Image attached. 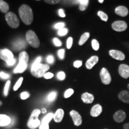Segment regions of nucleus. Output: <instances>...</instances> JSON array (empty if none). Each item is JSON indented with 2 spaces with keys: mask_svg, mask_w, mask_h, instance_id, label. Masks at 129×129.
<instances>
[{
  "mask_svg": "<svg viewBox=\"0 0 129 129\" xmlns=\"http://www.w3.org/2000/svg\"><path fill=\"white\" fill-rule=\"evenodd\" d=\"M74 90L72 88H68L65 91V92L64 93V98H69V97H71L72 94H74Z\"/></svg>",
  "mask_w": 129,
  "mask_h": 129,
  "instance_id": "obj_30",
  "label": "nucleus"
},
{
  "mask_svg": "<svg viewBox=\"0 0 129 129\" xmlns=\"http://www.w3.org/2000/svg\"><path fill=\"white\" fill-rule=\"evenodd\" d=\"M41 59H42V57H41V56H38V57H37L36 59H35V60L34 61V63H32V64H37L40 63Z\"/></svg>",
  "mask_w": 129,
  "mask_h": 129,
  "instance_id": "obj_45",
  "label": "nucleus"
},
{
  "mask_svg": "<svg viewBox=\"0 0 129 129\" xmlns=\"http://www.w3.org/2000/svg\"><path fill=\"white\" fill-rule=\"evenodd\" d=\"M23 77H20V78L17 80V81L15 85H14L13 90L14 91H17V90L19 89V87L21 86V85H22V83H23Z\"/></svg>",
  "mask_w": 129,
  "mask_h": 129,
  "instance_id": "obj_28",
  "label": "nucleus"
},
{
  "mask_svg": "<svg viewBox=\"0 0 129 129\" xmlns=\"http://www.w3.org/2000/svg\"><path fill=\"white\" fill-rule=\"evenodd\" d=\"M5 18L7 23L11 28L16 29L18 28L20 25V21L17 16L13 12H8L5 15Z\"/></svg>",
  "mask_w": 129,
  "mask_h": 129,
  "instance_id": "obj_6",
  "label": "nucleus"
},
{
  "mask_svg": "<svg viewBox=\"0 0 129 129\" xmlns=\"http://www.w3.org/2000/svg\"><path fill=\"white\" fill-rule=\"evenodd\" d=\"M102 110V106L100 104H96L91 108L90 110V115L93 117H97L101 115Z\"/></svg>",
  "mask_w": 129,
  "mask_h": 129,
  "instance_id": "obj_14",
  "label": "nucleus"
},
{
  "mask_svg": "<svg viewBox=\"0 0 129 129\" xmlns=\"http://www.w3.org/2000/svg\"><path fill=\"white\" fill-rule=\"evenodd\" d=\"M10 81H7V83H6V85H5L4 87V94L5 96H7L9 94V88H10Z\"/></svg>",
  "mask_w": 129,
  "mask_h": 129,
  "instance_id": "obj_29",
  "label": "nucleus"
},
{
  "mask_svg": "<svg viewBox=\"0 0 129 129\" xmlns=\"http://www.w3.org/2000/svg\"><path fill=\"white\" fill-rule=\"evenodd\" d=\"M69 114L72 118L74 125L76 126H80L82 124L83 120H82V117L80 113L75 110H72L69 112Z\"/></svg>",
  "mask_w": 129,
  "mask_h": 129,
  "instance_id": "obj_9",
  "label": "nucleus"
},
{
  "mask_svg": "<svg viewBox=\"0 0 129 129\" xmlns=\"http://www.w3.org/2000/svg\"><path fill=\"white\" fill-rule=\"evenodd\" d=\"M123 129H129V122L125 123L123 125Z\"/></svg>",
  "mask_w": 129,
  "mask_h": 129,
  "instance_id": "obj_47",
  "label": "nucleus"
},
{
  "mask_svg": "<svg viewBox=\"0 0 129 129\" xmlns=\"http://www.w3.org/2000/svg\"><path fill=\"white\" fill-rule=\"evenodd\" d=\"M64 111L62 109H58L54 114L53 120L56 122H60L62 121L64 117Z\"/></svg>",
  "mask_w": 129,
  "mask_h": 129,
  "instance_id": "obj_19",
  "label": "nucleus"
},
{
  "mask_svg": "<svg viewBox=\"0 0 129 129\" xmlns=\"http://www.w3.org/2000/svg\"><path fill=\"white\" fill-rule=\"evenodd\" d=\"M26 40L28 43L34 48H38L40 45V40L34 31L29 30L26 33Z\"/></svg>",
  "mask_w": 129,
  "mask_h": 129,
  "instance_id": "obj_5",
  "label": "nucleus"
},
{
  "mask_svg": "<svg viewBox=\"0 0 129 129\" xmlns=\"http://www.w3.org/2000/svg\"><path fill=\"white\" fill-rule=\"evenodd\" d=\"M9 5L6 1L0 0V10L4 13H7L9 10Z\"/></svg>",
  "mask_w": 129,
  "mask_h": 129,
  "instance_id": "obj_22",
  "label": "nucleus"
},
{
  "mask_svg": "<svg viewBox=\"0 0 129 129\" xmlns=\"http://www.w3.org/2000/svg\"><path fill=\"white\" fill-rule=\"evenodd\" d=\"M45 2L49 4H56L60 2V1H59V0H57V1H55V0L54 1H48L47 0V1H45Z\"/></svg>",
  "mask_w": 129,
  "mask_h": 129,
  "instance_id": "obj_46",
  "label": "nucleus"
},
{
  "mask_svg": "<svg viewBox=\"0 0 129 129\" xmlns=\"http://www.w3.org/2000/svg\"><path fill=\"white\" fill-rule=\"evenodd\" d=\"M126 118V114L124 111L118 110L113 115V119L117 123H121Z\"/></svg>",
  "mask_w": 129,
  "mask_h": 129,
  "instance_id": "obj_13",
  "label": "nucleus"
},
{
  "mask_svg": "<svg viewBox=\"0 0 129 129\" xmlns=\"http://www.w3.org/2000/svg\"><path fill=\"white\" fill-rule=\"evenodd\" d=\"M98 2H99V3H101V4H102V3H103L104 2V0H99V1H98Z\"/></svg>",
  "mask_w": 129,
  "mask_h": 129,
  "instance_id": "obj_49",
  "label": "nucleus"
},
{
  "mask_svg": "<svg viewBox=\"0 0 129 129\" xmlns=\"http://www.w3.org/2000/svg\"><path fill=\"white\" fill-rule=\"evenodd\" d=\"M94 97L93 94L88 92L84 93L81 95V100L84 104H90L94 101Z\"/></svg>",
  "mask_w": 129,
  "mask_h": 129,
  "instance_id": "obj_17",
  "label": "nucleus"
},
{
  "mask_svg": "<svg viewBox=\"0 0 129 129\" xmlns=\"http://www.w3.org/2000/svg\"><path fill=\"white\" fill-rule=\"evenodd\" d=\"M41 111L39 109H35L32 111L28 121V126L29 128L34 129L40 127L41 121L38 119V116L41 114Z\"/></svg>",
  "mask_w": 129,
  "mask_h": 129,
  "instance_id": "obj_4",
  "label": "nucleus"
},
{
  "mask_svg": "<svg viewBox=\"0 0 129 129\" xmlns=\"http://www.w3.org/2000/svg\"><path fill=\"white\" fill-rule=\"evenodd\" d=\"M90 36V34L89 32H86L85 33H84L83 35H81L80 38V40L78 41V44L79 46H83V44H84L85 42L87 41L88 38Z\"/></svg>",
  "mask_w": 129,
  "mask_h": 129,
  "instance_id": "obj_21",
  "label": "nucleus"
},
{
  "mask_svg": "<svg viewBox=\"0 0 129 129\" xmlns=\"http://www.w3.org/2000/svg\"><path fill=\"white\" fill-rule=\"evenodd\" d=\"M127 88H128V89L129 90V84L128 85H127Z\"/></svg>",
  "mask_w": 129,
  "mask_h": 129,
  "instance_id": "obj_51",
  "label": "nucleus"
},
{
  "mask_svg": "<svg viewBox=\"0 0 129 129\" xmlns=\"http://www.w3.org/2000/svg\"><path fill=\"white\" fill-rule=\"evenodd\" d=\"M16 59L14 58V59H11V60H9V61H8V62H7L6 63H7V66H9V67H10V66L14 65V64L16 63Z\"/></svg>",
  "mask_w": 129,
  "mask_h": 129,
  "instance_id": "obj_43",
  "label": "nucleus"
},
{
  "mask_svg": "<svg viewBox=\"0 0 129 129\" xmlns=\"http://www.w3.org/2000/svg\"><path fill=\"white\" fill-rule=\"evenodd\" d=\"M115 13L121 17H126L128 14V10L125 6H120L115 8Z\"/></svg>",
  "mask_w": 129,
  "mask_h": 129,
  "instance_id": "obj_15",
  "label": "nucleus"
},
{
  "mask_svg": "<svg viewBox=\"0 0 129 129\" xmlns=\"http://www.w3.org/2000/svg\"><path fill=\"white\" fill-rule=\"evenodd\" d=\"M64 26H65V23L64 22H59V23H57L54 25V28L59 30L62 28H64Z\"/></svg>",
  "mask_w": 129,
  "mask_h": 129,
  "instance_id": "obj_34",
  "label": "nucleus"
},
{
  "mask_svg": "<svg viewBox=\"0 0 129 129\" xmlns=\"http://www.w3.org/2000/svg\"><path fill=\"white\" fill-rule=\"evenodd\" d=\"M57 77L59 80H64V78H66L65 73L63 71H60V72H58L57 74Z\"/></svg>",
  "mask_w": 129,
  "mask_h": 129,
  "instance_id": "obj_33",
  "label": "nucleus"
},
{
  "mask_svg": "<svg viewBox=\"0 0 129 129\" xmlns=\"http://www.w3.org/2000/svg\"><path fill=\"white\" fill-rule=\"evenodd\" d=\"M58 13H59V16L61 17H64L66 16V14L64 13V10L62 9L59 10V11H58Z\"/></svg>",
  "mask_w": 129,
  "mask_h": 129,
  "instance_id": "obj_44",
  "label": "nucleus"
},
{
  "mask_svg": "<svg viewBox=\"0 0 129 129\" xmlns=\"http://www.w3.org/2000/svg\"><path fill=\"white\" fill-rule=\"evenodd\" d=\"M0 59L5 62L14 59V55L10 50L8 49H0Z\"/></svg>",
  "mask_w": 129,
  "mask_h": 129,
  "instance_id": "obj_10",
  "label": "nucleus"
},
{
  "mask_svg": "<svg viewBox=\"0 0 129 129\" xmlns=\"http://www.w3.org/2000/svg\"><path fill=\"white\" fill-rule=\"evenodd\" d=\"M118 73L122 78H129V66L126 64H121L118 67Z\"/></svg>",
  "mask_w": 129,
  "mask_h": 129,
  "instance_id": "obj_12",
  "label": "nucleus"
},
{
  "mask_svg": "<svg viewBox=\"0 0 129 129\" xmlns=\"http://www.w3.org/2000/svg\"><path fill=\"white\" fill-rule=\"evenodd\" d=\"M46 59H47V62L48 63H50V64H52L54 62V57L51 55L48 56L47 57Z\"/></svg>",
  "mask_w": 129,
  "mask_h": 129,
  "instance_id": "obj_39",
  "label": "nucleus"
},
{
  "mask_svg": "<svg viewBox=\"0 0 129 129\" xmlns=\"http://www.w3.org/2000/svg\"><path fill=\"white\" fill-rule=\"evenodd\" d=\"M105 129H108V128H105Z\"/></svg>",
  "mask_w": 129,
  "mask_h": 129,
  "instance_id": "obj_52",
  "label": "nucleus"
},
{
  "mask_svg": "<svg viewBox=\"0 0 129 129\" xmlns=\"http://www.w3.org/2000/svg\"><path fill=\"white\" fill-rule=\"evenodd\" d=\"M53 116H54V114L52 112H50L45 116L43 118V120L41 121L42 123H47L49 124V122L51 121V120L53 119Z\"/></svg>",
  "mask_w": 129,
  "mask_h": 129,
  "instance_id": "obj_24",
  "label": "nucleus"
},
{
  "mask_svg": "<svg viewBox=\"0 0 129 129\" xmlns=\"http://www.w3.org/2000/svg\"><path fill=\"white\" fill-rule=\"evenodd\" d=\"M98 15L101 18V20L104 21V22H107L108 20V16L105 13L102 12V11H99L98 12Z\"/></svg>",
  "mask_w": 129,
  "mask_h": 129,
  "instance_id": "obj_25",
  "label": "nucleus"
},
{
  "mask_svg": "<svg viewBox=\"0 0 129 129\" xmlns=\"http://www.w3.org/2000/svg\"><path fill=\"white\" fill-rule=\"evenodd\" d=\"M0 77L3 79H7L9 78L10 75L4 72H0Z\"/></svg>",
  "mask_w": 129,
  "mask_h": 129,
  "instance_id": "obj_42",
  "label": "nucleus"
},
{
  "mask_svg": "<svg viewBox=\"0 0 129 129\" xmlns=\"http://www.w3.org/2000/svg\"><path fill=\"white\" fill-rule=\"evenodd\" d=\"M53 77H54V74L53 73H51V72H46V73L44 74L43 77H44L45 79L48 80V79H50L51 78H53Z\"/></svg>",
  "mask_w": 129,
  "mask_h": 129,
  "instance_id": "obj_40",
  "label": "nucleus"
},
{
  "mask_svg": "<svg viewBox=\"0 0 129 129\" xmlns=\"http://www.w3.org/2000/svg\"><path fill=\"white\" fill-rule=\"evenodd\" d=\"M99 61V57L98 56H93L89 58L87 62H85V67L87 69H91L94 67V66Z\"/></svg>",
  "mask_w": 129,
  "mask_h": 129,
  "instance_id": "obj_16",
  "label": "nucleus"
},
{
  "mask_svg": "<svg viewBox=\"0 0 129 129\" xmlns=\"http://www.w3.org/2000/svg\"><path fill=\"white\" fill-rule=\"evenodd\" d=\"M19 14L21 20L25 25H29L32 23L34 15L32 10L26 4H23L19 7Z\"/></svg>",
  "mask_w": 129,
  "mask_h": 129,
  "instance_id": "obj_1",
  "label": "nucleus"
},
{
  "mask_svg": "<svg viewBox=\"0 0 129 129\" xmlns=\"http://www.w3.org/2000/svg\"><path fill=\"white\" fill-rule=\"evenodd\" d=\"M2 104H3V102H2V101H0V106H1V105H2Z\"/></svg>",
  "mask_w": 129,
  "mask_h": 129,
  "instance_id": "obj_50",
  "label": "nucleus"
},
{
  "mask_svg": "<svg viewBox=\"0 0 129 129\" xmlns=\"http://www.w3.org/2000/svg\"><path fill=\"white\" fill-rule=\"evenodd\" d=\"M12 120L9 116L5 114H0V127L7 126L10 124Z\"/></svg>",
  "mask_w": 129,
  "mask_h": 129,
  "instance_id": "obj_20",
  "label": "nucleus"
},
{
  "mask_svg": "<svg viewBox=\"0 0 129 129\" xmlns=\"http://www.w3.org/2000/svg\"><path fill=\"white\" fill-rule=\"evenodd\" d=\"M41 112L43 113V114H45V113H46V112H47L46 109H45V108H43V109H42Z\"/></svg>",
  "mask_w": 129,
  "mask_h": 129,
  "instance_id": "obj_48",
  "label": "nucleus"
},
{
  "mask_svg": "<svg viewBox=\"0 0 129 129\" xmlns=\"http://www.w3.org/2000/svg\"><path fill=\"white\" fill-rule=\"evenodd\" d=\"M29 97V93L26 91H24L20 94V98L22 100L27 99Z\"/></svg>",
  "mask_w": 129,
  "mask_h": 129,
  "instance_id": "obj_36",
  "label": "nucleus"
},
{
  "mask_svg": "<svg viewBox=\"0 0 129 129\" xmlns=\"http://www.w3.org/2000/svg\"><path fill=\"white\" fill-rule=\"evenodd\" d=\"M64 53H65V50L64 49H60L58 51V56L62 60H63L64 57Z\"/></svg>",
  "mask_w": 129,
  "mask_h": 129,
  "instance_id": "obj_35",
  "label": "nucleus"
},
{
  "mask_svg": "<svg viewBox=\"0 0 129 129\" xmlns=\"http://www.w3.org/2000/svg\"><path fill=\"white\" fill-rule=\"evenodd\" d=\"M118 98L125 104H129V91L128 90H122L119 93Z\"/></svg>",
  "mask_w": 129,
  "mask_h": 129,
  "instance_id": "obj_18",
  "label": "nucleus"
},
{
  "mask_svg": "<svg viewBox=\"0 0 129 129\" xmlns=\"http://www.w3.org/2000/svg\"><path fill=\"white\" fill-rule=\"evenodd\" d=\"M56 96H57V93H56V91H52V92L50 93L49 94H48L47 99V101L48 102H53V101L55 100Z\"/></svg>",
  "mask_w": 129,
  "mask_h": 129,
  "instance_id": "obj_27",
  "label": "nucleus"
},
{
  "mask_svg": "<svg viewBox=\"0 0 129 129\" xmlns=\"http://www.w3.org/2000/svg\"><path fill=\"white\" fill-rule=\"evenodd\" d=\"M79 9L81 11H84L87 8L88 4H89V1L88 0H78Z\"/></svg>",
  "mask_w": 129,
  "mask_h": 129,
  "instance_id": "obj_23",
  "label": "nucleus"
},
{
  "mask_svg": "<svg viewBox=\"0 0 129 129\" xmlns=\"http://www.w3.org/2000/svg\"><path fill=\"white\" fill-rule=\"evenodd\" d=\"M53 43H54V45L57 47H60L62 46V42H61L60 40H59L57 38H54L53 40Z\"/></svg>",
  "mask_w": 129,
  "mask_h": 129,
  "instance_id": "obj_37",
  "label": "nucleus"
},
{
  "mask_svg": "<svg viewBox=\"0 0 129 129\" xmlns=\"http://www.w3.org/2000/svg\"><path fill=\"white\" fill-rule=\"evenodd\" d=\"M83 64V62L81 60H76L74 62V67L76 68H79Z\"/></svg>",
  "mask_w": 129,
  "mask_h": 129,
  "instance_id": "obj_38",
  "label": "nucleus"
},
{
  "mask_svg": "<svg viewBox=\"0 0 129 129\" xmlns=\"http://www.w3.org/2000/svg\"><path fill=\"white\" fill-rule=\"evenodd\" d=\"M91 46H92L93 49L95 51L99 50V47H100L99 41L96 39L92 40V41H91Z\"/></svg>",
  "mask_w": 129,
  "mask_h": 129,
  "instance_id": "obj_26",
  "label": "nucleus"
},
{
  "mask_svg": "<svg viewBox=\"0 0 129 129\" xmlns=\"http://www.w3.org/2000/svg\"><path fill=\"white\" fill-rule=\"evenodd\" d=\"M100 77H101L102 83L105 85H109L112 80L111 74L106 68H103L101 69L100 72Z\"/></svg>",
  "mask_w": 129,
  "mask_h": 129,
  "instance_id": "obj_7",
  "label": "nucleus"
},
{
  "mask_svg": "<svg viewBox=\"0 0 129 129\" xmlns=\"http://www.w3.org/2000/svg\"><path fill=\"white\" fill-rule=\"evenodd\" d=\"M49 69V65L40 63L39 64H32L30 72L34 77H37V78H41L44 77V74Z\"/></svg>",
  "mask_w": 129,
  "mask_h": 129,
  "instance_id": "obj_3",
  "label": "nucleus"
},
{
  "mask_svg": "<svg viewBox=\"0 0 129 129\" xmlns=\"http://www.w3.org/2000/svg\"><path fill=\"white\" fill-rule=\"evenodd\" d=\"M19 63L14 69V73H22L26 69L29 61V55L25 51H22L19 56Z\"/></svg>",
  "mask_w": 129,
  "mask_h": 129,
  "instance_id": "obj_2",
  "label": "nucleus"
},
{
  "mask_svg": "<svg viewBox=\"0 0 129 129\" xmlns=\"http://www.w3.org/2000/svg\"><path fill=\"white\" fill-rule=\"evenodd\" d=\"M72 44H73V38L72 37H69L67 41V47L68 49H70L72 47Z\"/></svg>",
  "mask_w": 129,
  "mask_h": 129,
  "instance_id": "obj_32",
  "label": "nucleus"
},
{
  "mask_svg": "<svg viewBox=\"0 0 129 129\" xmlns=\"http://www.w3.org/2000/svg\"><path fill=\"white\" fill-rule=\"evenodd\" d=\"M109 56H111L113 59L117 60H124L125 59V56L122 51L118 50H111L109 51Z\"/></svg>",
  "mask_w": 129,
  "mask_h": 129,
  "instance_id": "obj_11",
  "label": "nucleus"
},
{
  "mask_svg": "<svg viewBox=\"0 0 129 129\" xmlns=\"http://www.w3.org/2000/svg\"><path fill=\"white\" fill-rule=\"evenodd\" d=\"M40 129H50L49 124L47 123H41V125L39 127Z\"/></svg>",
  "mask_w": 129,
  "mask_h": 129,
  "instance_id": "obj_41",
  "label": "nucleus"
},
{
  "mask_svg": "<svg viewBox=\"0 0 129 129\" xmlns=\"http://www.w3.org/2000/svg\"><path fill=\"white\" fill-rule=\"evenodd\" d=\"M68 29L67 28H62V29H59V30H58L57 34L59 35V36L63 37V36H64V35H67L68 34Z\"/></svg>",
  "mask_w": 129,
  "mask_h": 129,
  "instance_id": "obj_31",
  "label": "nucleus"
},
{
  "mask_svg": "<svg viewBox=\"0 0 129 129\" xmlns=\"http://www.w3.org/2000/svg\"><path fill=\"white\" fill-rule=\"evenodd\" d=\"M112 29L116 32H123L127 29V24L125 21L117 20L114 22L111 25Z\"/></svg>",
  "mask_w": 129,
  "mask_h": 129,
  "instance_id": "obj_8",
  "label": "nucleus"
}]
</instances>
